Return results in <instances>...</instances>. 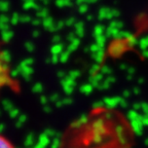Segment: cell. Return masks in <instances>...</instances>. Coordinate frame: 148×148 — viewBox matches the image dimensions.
<instances>
[{
    "label": "cell",
    "mask_w": 148,
    "mask_h": 148,
    "mask_svg": "<svg viewBox=\"0 0 148 148\" xmlns=\"http://www.w3.org/2000/svg\"><path fill=\"white\" fill-rule=\"evenodd\" d=\"M5 90L18 92L21 90V83L14 76L8 55L0 44V95Z\"/></svg>",
    "instance_id": "1"
},
{
    "label": "cell",
    "mask_w": 148,
    "mask_h": 148,
    "mask_svg": "<svg viewBox=\"0 0 148 148\" xmlns=\"http://www.w3.org/2000/svg\"><path fill=\"white\" fill-rule=\"evenodd\" d=\"M0 148H14V146L6 137L0 134Z\"/></svg>",
    "instance_id": "3"
},
{
    "label": "cell",
    "mask_w": 148,
    "mask_h": 148,
    "mask_svg": "<svg viewBox=\"0 0 148 148\" xmlns=\"http://www.w3.org/2000/svg\"><path fill=\"white\" fill-rule=\"evenodd\" d=\"M130 43H131V38H123V39L116 40V42H114L113 44L110 45V49H109V53L111 56H119L123 53H125L127 49L130 47Z\"/></svg>",
    "instance_id": "2"
}]
</instances>
